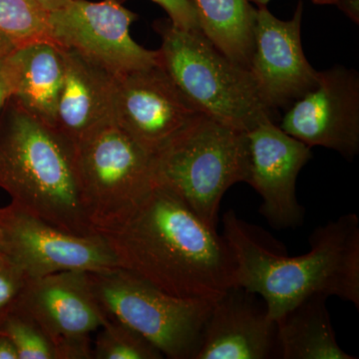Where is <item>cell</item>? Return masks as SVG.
Wrapping results in <instances>:
<instances>
[{"label": "cell", "mask_w": 359, "mask_h": 359, "mask_svg": "<svg viewBox=\"0 0 359 359\" xmlns=\"http://www.w3.org/2000/svg\"><path fill=\"white\" fill-rule=\"evenodd\" d=\"M127 269L183 299L216 301L236 285L228 243L176 194L155 184L119 230L105 236Z\"/></svg>", "instance_id": "obj_1"}, {"label": "cell", "mask_w": 359, "mask_h": 359, "mask_svg": "<svg viewBox=\"0 0 359 359\" xmlns=\"http://www.w3.org/2000/svg\"><path fill=\"white\" fill-rule=\"evenodd\" d=\"M223 226L236 262V285L261 297L271 320L313 294L334 295L359 309L358 215L314 229L311 250L292 257L264 244L233 210L224 212Z\"/></svg>", "instance_id": "obj_2"}, {"label": "cell", "mask_w": 359, "mask_h": 359, "mask_svg": "<svg viewBox=\"0 0 359 359\" xmlns=\"http://www.w3.org/2000/svg\"><path fill=\"white\" fill-rule=\"evenodd\" d=\"M0 188L13 204L61 230L97 233L80 200L75 145L13 97L0 111Z\"/></svg>", "instance_id": "obj_3"}, {"label": "cell", "mask_w": 359, "mask_h": 359, "mask_svg": "<svg viewBox=\"0 0 359 359\" xmlns=\"http://www.w3.org/2000/svg\"><path fill=\"white\" fill-rule=\"evenodd\" d=\"M153 166L155 184L176 194L216 229L224 194L235 184L249 181L247 132L200 113L153 156Z\"/></svg>", "instance_id": "obj_4"}, {"label": "cell", "mask_w": 359, "mask_h": 359, "mask_svg": "<svg viewBox=\"0 0 359 359\" xmlns=\"http://www.w3.org/2000/svg\"><path fill=\"white\" fill-rule=\"evenodd\" d=\"M160 65L184 97L200 113L231 128L249 132L273 120L250 72L226 58L202 32L161 22Z\"/></svg>", "instance_id": "obj_5"}, {"label": "cell", "mask_w": 359, "mask_h": 359, "mask_svg": "<svg viewBox=\"0 0 359 359\" xmlns=\"http://www.w3.org/2000/svg\"><path fill=\"white\" fill-rule=\"evenodd\" d=\"M75 161L85 216L100 235L119 230L155 185L153 155L114 121L75 145Z\"/></svg>", "instance_id": "obj_6"}, {"label": "cell", "mask_w": 359, "mask_h": 359, "mask_svg": "<svg viewBox=\"0 0 359 359\" xmlns=\"http://www.w3.org/2000/svg\"><path fill=\"white\" fill-rule=\"evenodd\" d=\"M88 278L107 316L145 337L164 358L195 359L215 301L175 297L122 268L88 271Z\"/></svg>", "instance_id": "obj_7"}, {"label": "cell", "mask_w": 359, "mask_h": 359, "mask_svg": "<svg viewBox=\"0 0 359 359\" xmlns=\"http://www.w3.org/2000/svg\"><path fill=\"white\" fill-rule=\"evenodd\" d=\"M0 243L2 254L20 269L26 280L60 271L119 268L105 236L61 230L13 203L0 209Z\"/></svg>", "instance_id": "obj_8"}, {"label": "cell", "mask_w": 359, "mask_h": 359, "mask_svg": "<svg viewBox=\"0 0 359 359\" xmlns=\"http://www.w3.org/2000/svg\"><path fill=\"white\" fill-rule=\"evenodd\" d=\"M136 14L116 0H72L49 13L52 42L72 49L116 77L159 65V50L144 48L130 34Z\"/></svg>", "instance_id": "obj_9"}, {"label": "cell", "mask_w": 359, "mask_h": 359, "mask_svg": "<svg viewBox=\"0 0 359 359\" xmlns=\"http://www.w3.org/2000/svg\"><path fill=\"white\" fill-rule=\"evenodd\" d=\"M14 306L48 335L56 359L93 358L90 334L107 314L92 290L88 271H66L26 280Z\"/></svg>", "instance_id": "obj_10"}, {"label": "cell", "mask_w": 359, "mask_h": 359, "mask_svg": "<svg viewBox=\"0 0 359 359\" xmlns=\"http://www.w3.org/2000/svg\"><path fill=\"white\" fill-rule=\"evenodd\" d=\"M280 128L306 144L351 160L359 151V79L342 66L318 74V83L287 108Z\"/></svg>", "instance_id": "obj_11"}, {"label": "cell", "mask_w": 359, "mask_h": 359, "mask_svg": "<svg viewBox=\"0 0 359 359\" xmlns=\"http://www.w3.org/2000/svg\"><path fill=\"white\" fill-rule=\"evenodd\" d=\"M198 114L160 63L116 78L113 120L153 156Z\"/></svg>", "instance_id": "obj_12"}, {"label": "cell", "mask_w": 359, "mask_h": 359, "mask_svg": "<svg viewBox=\"0 0 359 359\" xmlns=\"http://www.w3.org/2000/svg\"><path fill=\"white\" fill-rule=\"evenodd\" d=\"M302 0L287 21L276 18L266 6L257 9L248 71L262 101L273 113L287 109L318 83L320 71L309 65L302 49Z\"/></svg>", "instance_id": "obj_13"}, {"label": "cell", "mask_w": 359, "mask_h": 359, "mask_svg": "<svg viewBox=\"0 0 359 359\" xmlns=\"http://www.w3.org/2000/svg\"><path fill=\"white\" fill-rule=\"evenodd\" d=\"M250 184L263 199L259 214L273 228L287 230L304 223V208L295 186L302 168L311 158L309 146L268 120L247 132Z\"/></svg>", "instance_id": "obj_14"}, {"label": "cell", "mask_w": 359, "mask_h": 359, "mask_svg": "<svg viewBox=\"0 0 359 359\" xmlns=\"http://www.w3.org/2000/svg\"><path fill=\"white\" fill-rule=\"evenodd\" d=\"M278 358L276 323L261 297L230 287L212 304L195 359Z\"/></svg>", "instance_id": "obj_15"}, {"label": "cell", "mask_w": 359, "mask_h": 359, "mask_svg": "<svg viewBox=\"0 0 359 359\" xmlns=\"http://www.w3.org/2000/svg\"><path fill=\"white\" fill-rule=\"evenodd\" d=\"M60 47V46H59ZM65 80L55 129L73 145L113 122L116 76L72 49L60 47Z\"/></svg>", "instance_id": "obj_16"}, {"label": "cell", "mask_w": 359, "mask_h": 359, "mask_svg": "<svg viewBox=\"0 0 359 359\" xmlns=\"http://www.w3.org/2000/svg\"><path fill=\"white\" fill-rule=\"evenodd\" d=\"M327 299L311 295L276 320L278 358L356 359L337 344Z\"/></svg>", "instance_id": "obj_17"}, {"label": "cell", "mask_w": 359, "mask_h": 359, "mask_svg": "<svg viewBox=\"0 0 359 359\" xmlns=\"http://www.w3.org/2000/svg\"><path fill=\"white\" fill-rule=\"evenodd\" d=\"M20 76L13 96L33 117L55 128L56 113L65 80L60 47L41 41L16 49Z\"/></svg>", "instance_id": "obj_18"}, {"label": "cell", "mask_w": 359, "mask_h": 359, "mask_svg": "<svg viewBox=\"0 0 359 359\" xmlns=\"http://www.w3.org/2000/svg\"><path fill=\"white\" fill-rule=\"evenodd\" d=\"M201 32L226 58L248 70L257 9L250 0H191Z\"/></svg>", "instance_id": "obj_19"}, {"label": "cell", "mask_w": 359, "mask_h": 359, "mask_svg": "<svg viewBox=\"0 0 359 359\" xmlns=\"http://www.w3.org/2000/svg\"><path fill=\"white\" fill-rule=\"evenodd\" d=\"M48 18V11L36 0H0V34L18 48L36 42H52Z\"/></svg>", "instance_id": "obj_20"}, {"label": "cell", "mask_w": 359, "mask_h": 359, "mask_svg": "<svg viewBox=\"0 0 359 359\" xmlns=\"http://www.w3.org/2000/svg\"><path fill=\"white\" fill-rule=\"evenodd\" d=\"M93 346L95 359H161L164 358L149 340L120 321L107 316Z\"/></svg>", "instance_id": "obj_21"}, {"label": "cell", "mask_w": 359, "mask_h": 359, "mask_svg": "<svg viewBox=\"0 0 359 359\" xmlns=\"http://www.w3.org/2000/svg\"><path fill=\"white\" fill-rule=\"evenodd\" d=\"M0 334L13 342L20 359H56L48 335L29 314L14 304L0 318Z\"/></svg>", "instance_id": "obj_22"}, {"label": "cell", "mask_w": 359, "mask_h": 359, "mask_svg": "<svg viewBox=\"0 0 359 359\" xmlns=\"http://www.w3.org/2000/svg\"><path fill=\"white\" fill-rule=\"evenodd\" d=\"M25 282L20 269L11 259L0 254V318L16 301Z\"/></svg>", "instance_id": "obj_23"}, {"label": "cell", "mask_w": 359, "mask_h": 359, "mask_svg": "<svg viewBox=\"0 0 359 359\" xmlns=\"http://www.w3.org/2000/svg\"><path fill=\"white\" fill-rule=\"evenodd\" d=\"M164 8L172 25L188 32H201L197 13L191 0H153Z\"/></svg>", "instance_id": "obj_24"}, {"label": "cell", "mask_w": 359, "mask_h": 359, "mask_svg": "<svg viewBox=\"0 0 359 359\" xmlns=\"http://www.w3.org/2000/svg\"><path fill=\"white\" fill-rule=\"evenodd\" d=\"M20 76V62L16 49L6 57L0 58V111L14 95Z\"/></svg>", "instance_id": "obj_25"}, {"label": "cell", "mask_w": 359, "mask_h": 359, "mask_svg": "<svg viewBox=\"0 0 359 359\" xmlns=\"http://www.w3.org/2000/svg\"><path fill=\"white\" fill-rule=\"evenodd\" d=\"M0 359H20L16 347L6 335L0 334Z\"/></svg>", "instance_id": "obj_26"}, {"label": "cell", "mask_w": 359, "mask_h": 359, "mask_svg": "<svg viewBox=\"0 0 359 359\" xmlns=\"http://www.w3.org/2000/svg\"><path fill=\"white\" fill-rule=\"evenodd\" d=\"M337 4H339L340 8H341L354 22L358 23V0H337Z\"/></svg>", "instance_id": "obj_27"}, {"label": "cell", "mask_w": 359, "mask_h": 359, "mask_svg": "<svg viewBox=\"0 0 359 359\" xmlns=\"http://www.w3.org/2000/svg\"><path fill=\"white\" fill-rule=\"evenodd\" d=\"M36 1L43 7L45 11L52 13V11H57L61 7L65 6L72 0H36Z\"/></svg>", "instance_id": "obj_28"}, {"label": "cell", "mask_w": 359, "mask_h": 359, "mask_svg": "<svg viewBox=\"0 0 359 359\" xmlns=\"http://www.w3.org/2000/svg\"><path fill=\"white\" fill-rule=\"evenodd\" d=\"M18 47L15 46L4 35L0 34V58L6 57L8 54L13 53Z\"/></svg>", "instance_id": "obj_29"}, {"label": "cell", "mask_w": 359, "mask_h": 359, "mask_svg": "<svg viewBox=\"0 0 359 359\" xmlns=\"http://www.w3.org/2000/svg\"><path fill=\"white\" fill-rule=\"evenodd\" d=\"M250 2H254L255 4L257 6V8L259 7H264L268 6V4L271 0H250Z\"/></svg>", "instance_id": "obj_30"}, {"label": "cell", "mask_w": 359, "mask_h": 359, "mask_svg": "<svg viewBox=\"0 0 359 359\" xmlns=\"http://www.w3.org/2000/svg\"><path fill=\"white\" fill-rule=\"evenodd\" d=\"M313 1L320 4H337V0H313Z\"/></svg>", "instance_id": "obj_31"}, {"label": "cell", "mask_w": 359, "mask_h": 359, "mask_svg": "<svg viewBox=\"0 0 359 359\" xmlns=\"http://www.w3.org/2000/svg\"><path fill=\"white\" fill-rule=\"evenodd\" d=\"M0 254H2V250H1V243H0Z\"/></svg>", "instance_id": "obj_32"}]
</instances>
